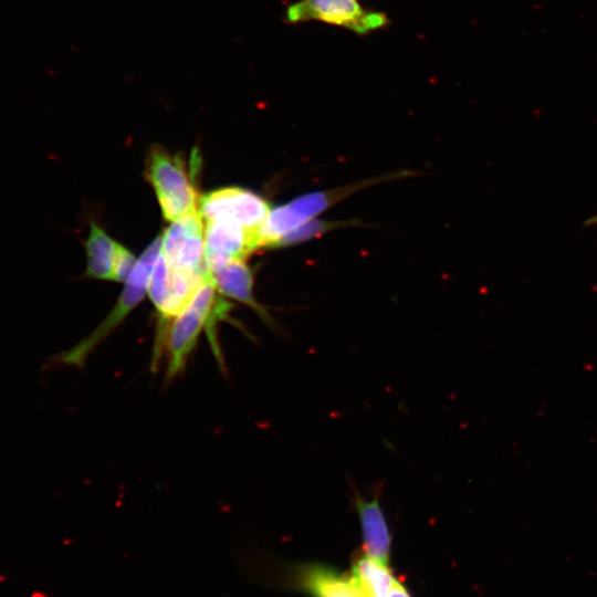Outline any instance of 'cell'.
<instances>
[{"label":"cell","mask_w":597,"mask_h":597,"mask_svg":"<svg viewBox=\"0 0 597 597\" xmlns=\"http://www.w3.org/2000/svg\"><path fill=\"white\" fill-rule=\"evenodd\" d=\"M217 292L213 281L208 277L188 305L169 323L164 338V353L167 354L166 380L184 371L203 329L218 364L224 367L217 324L228 316L232 305L218 296Z\"/></svg>","instance_id":"6da1fadb"},{"label":"cell","mask_w":597,"mask_h":597,"mask_svg":"<svg viewBox=\"0 0 597 597\" xmlns=\"http://www.w3.org/2000/svg\"><path fill=\"white\" fill-rule=\"evenodd\" d=\"M161 237L156 238L140 254L126 280L121 296L105 320L77 344L53 356L49 365L82 368L91 353L103 342L144 298L150 273L160 252Z\"/></svg>","instance_id":"7a4b0ae2"},{"label":"cell","mask_w":597,"mask_h":597,"mask_svg":"<svg viewBox=\"0 0 597 597\" xmlns=\"http://www.w3.org/2000/svg\"><path fill=\"white\" fill-rule=\"evenodd\" d=\"M192 168L179 154L171 155L159 145H154L148 151L146 179L155 190L163 217L168 221L198 210L200 197Z\"/></svg>","instance_id":"3957f363"},{"label":"cell","mask_w":597,"mask_h":597,"mask_svg":"<svg viewBox=\"0 0 597 597\" xmlns=\"http://www.w3.org/2000/svg\"><path fill=\"white\" fill-rule=\"evenodd\" d=\"M405 175H410V172L400 171L329 190L304 193L286 203L271 209L268 218L259 230L260 248H276L280 240L285 234L308 220L316 218L320 213L348 197L350 193H354L368 185H375L397 177L400 178Z\"/></svg>","instance_id":"277c9868"},{"label":"cell","mask_w":597,"mask_h":597,"mask_svg":"<svg viewBox=\"0 0 597 597\" xmlns=\"http://www.w3.org/2000/svg\"><path fill=\"white\" fill-rule=\"evenodd\" d=\"M284 18L289 24L320 21L358 35H367L389 24L384 12L368 10L359 0H298L286 8Z\"/></svg>","instance_id":"5b68a950"},{"label":"cell","mask_w":597,"mask_h":597,"mask_svg":"<svg viewBox=\"0 0 597 597\" xmlns=\"http://www.w3.org/2000/svg\"><path fill=\"white\" fill-rule=\"evenodd\" d=\"M160 253L170 270L210 277L205 261V221L198 210L171 222L163 233Z\"/></svg>","instance_id":"8992f818"},{"label":"cell","mask_w":597,"mask_h":597,"mask_svg":"<svg viewBox=\"0 0 597 597\" xmlns=\"http://www.w3.org/2000/svg\"><path fill=\"white\" fill-rule=\"evenodd\" d=\"M198 211L203 221L229 218L250 232L259 230L268 218L269 202L258 193L240 188L226 187L212 190L200 197Z\"/></svg>","instance_id":"52a82bcc"},{"label":"cell","mask_w":597,"mask_h":597,"mask_svg":"<svg viewBox=\"0 0 597 597\" xmlns=\"http://www.w3.org/2000/svg\"><path fill=\"white\" fill-rule=\"evenodd\" d=\"M260 249L259 234L229 218L205 221V261L209 274Z\"/></svg>","instance_id":"ba28073f"},{"label":"cell","mask_w":597,"mask_h":597,"mask_svg":"<svg viewBox=\"0 0 597 597\" xmlns=\"http://www.w3.org/2000/svg\"><path fill=\"white\" fill-rule=\"evenodd\" d=\"M353 491L352 502L360 521L366 555L388 565L391 534L379 502V492L370 500H365L354 486Z\"/></svg>","instance_id":"9c48e42d"},{"label":"cell","mask_w":597,"mask_h":597,"mask_svg":"<svg viewBox=\"0 0 597 597\" xmlns=\"http://www.w3.org/2000/svg\"><path fill=\"white\" fill-rule=\"evenodd\" d=\"M210 277L218 292L252 307L266 324L272 325L273 320L268 310L254 297L253 272L244 261L230 262L211 273Z\"/></svg>","instance_id":"30bf717a"},{"label":"cell","mask_w":597,"mask_h":597,"mask_svg":"<svg viewBox=\"0 0 597 597\" xmlns=\"http://www.w3.org/2000/svg\"><path fill=\"white\" fill-rule=\"evenodd\" d=\"M117 242L96 222H90V232L84 241L86 252L85 277L113 280Z\"/></svg>","instance_id":"8fae6325"},{"label":"cell","mask_w":597,"mask_h":597,"mask_svg":"<svg viewBox=\"0 0 597 597\" xmlns=\"http://www.w3.org/2000/svg\"><path fill=\"white\" fill-rule=\"evenodd\" d=\"M301 589L313 597H360L352 576L312 565L302 575Z\"/></svg>","instance_id":"7c38bea8"},{"label":"cell","mask_w":597,"mask_h":597,"mask_svg":"<svg viewBox=\"0 0 597 597\" xmlns=\"http://www.w3.org/2000/svg\"><path fill=\"white\" fill-rule=\"evenodd\" d=\"M350 576L364 597H387L396 582L388 565L368 555L355 562Z\"/></svg>","instance_id":"4fadbf2b"},{"label":"cell","mask_w":597,"mask_h":597,"mask_svg":"<svg viewBox=\"0 0 597 597\" xmlns=\"http://www.w3.org/2000/svg\"><path fill=\"white\" fill-rule=\"evenodd\" d=\"M357 224V221H332L314 218L285 234L280 240L276 248H283L306 242L317 237H321L322 234H325L326 232L334 229Z\"/></svg>","instance_id":"5bb4252c"},{"label":"cell","mask_w":597,"mask_h":597,"mask_svg":"<svg viewBox=\"0 0 597 597\" xmlns=\"http://www.w3.org/2000/svg\"><path fill=\"white\" fill-rule=\"evenodd\" d=\"M136 261L135 255L127 248L118 243L113 271V281L126 282L136 264Z\"/></svg>","instance_id":"9a60e30c"},{"label":"cell","mask_w":597,"mask_h":597,"mask_svg":"<svg viewBox=\"0 0 597 597\" xmlns=\"http://www.w3.org/2000/svg\"><path fill=\"white\" fill-rule=\"evenodd\" d=\"M387 597H410V596L408 591L406 590V588L396 580Z\"/></svg>","instance_id":"2e32d148"},{"label":"cell","mask_w":597,"mask_h":597,"mask_svg":"<svg viewBox=\"0 0 597 597\" xmlns=\"http://www.w3.org/2000/svg\"><path fill=\"white\" fill-rule=\"evenodd\" d=\"M596 223H597V214L593 216L591 218H589V219L586 221V224H587V226L596 224Z\"/></svg>","instance_id":"e0dca14e"},{"label":"cell","mask_w":597,"mask_h":597,"mask_svg":"<svg viewBox=\"0 0 597 597\" xmlns=\"http://www.w3.org/2000/svg\"><path fill=\"white\" fill-rule=\"evenodd\" d=\"M360 597H364V596L360 595Z\"/></svg>","instance_id":"ac0fdd59"}]
</instances>
